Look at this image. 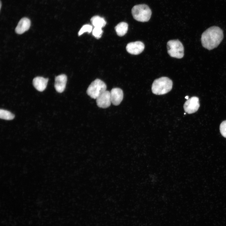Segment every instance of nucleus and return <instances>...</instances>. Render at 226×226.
I'll list each match as a JSON object with an SVG mask.
<instances>
[{"label": "nucleus", "instance_id": "nucleus-9", "mask_svg": "<svg viewBox=\"0 0 226 226\" xmlns=\"http://www.w3.org/2000/svg\"><path fill=\"white\" fill-rule=\"evenodd\" d=\"M111 103L115 105H119L123 100L122 90L118 88H113L110 91Z\"/></svg>", "mask_w": 226, "mask_h": 226}, {"label": "nucleus", "instance_id": "nucleus-14", "mask_svg": "<svg viewBox=\"0 0 226 226\" xmlns=\"http://www.w3.org/2000/svg\"><path fill=\"white\" fill-rule=\"evenodd\" d=\"M90 21L94 27L101 28L104 27L106 23L104 18L97 15L92 17L90 19Z\"/></svg>", "mask_w": 226, "mask_h": 226}, {"label": "nucleus", "instance_id": "nucleus-6", "mask_svg": "<svg viewBox=\"0 0 226 226\" xmlns=\"http://www.w3.org/2000/svg\"><path fill=\"white\" fill-rule=\"evenodd\" d=\"M200 107L198 97L193 96L188 99L185 103L183 107L185 111L189 114L196 112Z\"/></svg>", "mask_w": 226, "mask_h": 226}, {"label": "nucleus", "instance_id": "nucleus-12", "mask_svg": "<svg viewBox=\"0 0 226 226\" xmlns=\"http://www.w3.org/2000/svg\"><path fill=\"white\" fill-rule=\"evenodd\" d=\"M48 81V78H45L42 77H37L33 79V84L36 90L42 92L46 89Z\"/></svg>", "mask_w": 226, "mask_h": 226}, {"label": "nucleus", "instance_id": "nucleus-16", "mask_svg": "<svg viewBox=\"0 0 226 226\" xmlns=\"http://www.w3.org/2000/svg\"><path fill=\"white\" fill-rule=\"evenodd\" d=\"M92 31V26L90 24H86L82 26L78 32V35H81L85 32H88L89 33Z\"/></svg>", "mask_w": 226, "mask_h": 226}, {"label": "nucleus", "instance_id": "nucleus-15", "mask_svg": "<svg viewBox=\"0 0 226 226\" xmlns=\"http://www.w3.org/2000/svg\"><path fill=\"white\" fill-rule=\"evenodd\" d=\"M14 117V115L10 111L3 109H0V118L1 119L10 120L13 119Z\"/></svg>", "mask_w": 226, "mask_h": 226}, {"label": "nucleus", "instance_id": "nucleus-8", "mask_svg": "<svg viewBox=\"0 0 226 226\" xmlns=\"http://www.w3.org/2000/svg\"><path fill=\"white\" fill-rule=\"evenodd\" d=\"M145 46L140 41H136L128 43L126 47L127 51L129 53L134 55L140 54L143 51Z\"/></svg>", "mask_w": 226, "mask_h": 226}, {"label": "nucleus", "instance_id": "nucleus-5", "mask_svg": "<svg viewBox=\"0 0 226 226\" xmlns=\"http://www.w3.org/2000/svg\"><path fill=\"white\" fill-rule=\"evenodd\" d=\"M107 86L102 80L96 79L93 81L87 90V93L92 98L96 99L106 90Z\"/></svg>", "mask_w": 226, "mask_h": 226}, {"label": "nucleus", "instance_id": "nucleus-3", "mask_svg": "<svg viewBox=\"0 0 226 226\" xmlns=\"http://www.w3.org/2000/svg\"><path fill=\"white\" fill-rule=\"evenodd\" d=\"M132 13L133 18L136 20L146 22L150 19L152 12L147 5L141 4L134 6L132 9Z\"/></svg>", "mask_w": 226, "mask_h": 226}, {"label": "nucleus", "instance_id": "nucleus-17", "mask_svg": "<svg viewBox=\"0 0 226 226\" xmlns=\"http://www.w3.org/2000/svg\"><path fill=\"white\" fill-rule=\"evenodd\" d=\"M103 31L102 28L94 27L92 30V33L93 35L96 39H99L102 35Z\"/></svg>", "mask_w": 226, "mask_h": 226}, {"label": "nucleus", "instance_id": "nucleus-1", "mask_svg": "<svg viewBox=\"0 0 226 226\" xmlns=\"http://www.w3.org/2000/svg\"><path fill=\"white\" fill-rule=\"evenodd\" d=\"M223 38V30L217 26L211 27L202 34L201 41L202 46L209 50L217 47Z\"/></svg>", "mask_w": 226, "mask_h": 226}, {"label": "nucleus", "instance_id": "nucleus-10", "mask_svg": "<svg viewBox=\"0 0 226 226\" xmlns=\"http://www.w3.org/2000/svg\"><path fill=\"white\" fill-rule=\"evenodd\" d=\"M67 80V76L64 74L59 75L55 78L54 87L58 92L62 93L64 90Z\"/></svg>", "mask_w": 226, "mask_h": 226}, {"label": "nucleus", "instance_id": "nucleus-4", "mask_svg": "<svg viewBox=\"0 0 226 226\" xmlns=\"http://www.w3.org/2000/svg\"><path fill=\"white\" fill-rule=\"evenodd\" d=\"M167 52L172 57L180 59L184 55V48L183 44L178 40H171L167 43Z\"/></svg>", "mask_w": 226, "mask_h": 226}, {"label": "nucleus", "instance_id": "nucleus-13", "mask_svg": "<svg viewBox=\"0 0 226 226\" xmlns=\"http://www.w3.org/2000/svg\"><path fill=\"white\" fill-rule=\"evenodd\" d=\"M128 29V24L125 22H121L115 27V30L117 35L122 36L127 33Z\"/></svg>", "mask_w": 226, "mask_h": 226}, {"label": "nucleus", "instance_id": "nucleus-11", "mask_svg": "<svg viewBox=\"0 0 226 226\" xmlns=\"http://www.w3.org/2000/svg\"><path fill=\"white\" fill-rule=\"evenodd\" d=\"M30 20L28 18L24 17L19 21L15 29L16 33L18 34H21L27 31L30 26Z\"/></svg>", "mask_w": 226, "mask_h": 226}, {"label": "nucleus", "instance_id": "nucleus-7", "mask_svg": "<svg viewBox=\"0 0 226 226\" xmlns=\"http://www.w3.org/2000/svg\"><path fill=\"white\" fill-rule=\"evenodd\" d=\"M96 99L97 105L99 107L103 108L108 107L111 103L110 92L106 90Z\"/></svg>", "mask_w": 226, "mask_h": 226}, {"label": "nucleus", "instance_id": "nucleus-20", "mask_svg": "<svg viewBox=\"0 0 226 226\" xmlns=\"http://www.w3.org/2000/svg\"><path fill=\"white\" fill-rule=\"evenodd\" d=\"M1 6H2V3H1V1L0 2V9H1Z\"/></svg>", "mask_w": 226, "mask_h": 226}, {"label": "nucleus", "instance_id": "nucleus-21", "mask_svg": "<svg viewBox=\"0 0 226 226\" xmlns=\"http://www.w3.org/2000/svg\"><path fill=\"white\" fill-rule=\"evenodd\" d=\"M186 114V113H184V114Z\"/></svg>", "mask_w": 226, "mask_h": 226}, {"label": "nucleus", "instance_id": "nucleus-19", "mask_svg": "<svg viewBox=\"0 0 226 226\" xmlns=\"http://www.w3.org/2000/svg\"><path fill=\"white\" fill-rule=\"evenodd\" d=\"M185 99H187L188 100L189 98V96H186L185 97Z\"/></svg>", "mask_w": 226, "mask_h": 226}, {"label": "nucleus", "instance_id": "nucleus-2", "mask_svg": "<svg viewBox=\"0 0 226 226\" xmlns=\"http://www.w3.org/2000/svg\"><path fill=\"white\" fill-rule=\"evenodd\" d=\"M173 86L172 81L167 77H162L156 79L153 83L152 91L156 95L165 94L172 89Z\"/></svg>", "mask_w": 226, "mask_h": 226}, {"label": "nucleus", "instance_id": "nucleus-18", "mask_svg": "<svg viewBox=\"0 0 226 226\" xmlns=\"http://www.w3.org/2000/svg\"><path fill=\"white\" fill-rule=\"evenodd\" d=\"M219 129L221 134L223 137L226 138V120L223 121L221 123Z\"/></svg>", "mask_w": 226, "mask_h": 226}]
</instances>
